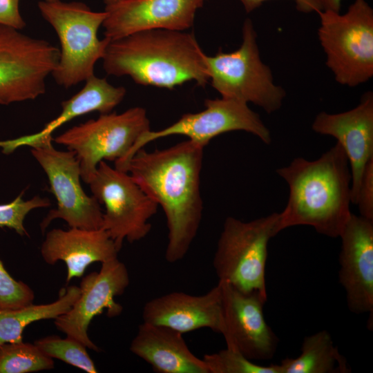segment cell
<instances>
[{
	"label": "cell",
	"instance_id": "obj_1",
	"mask_svg": "<svg viewBox=\"0 0 373 373\" xmlns=\"http://www.w3.org/2000/svg\"><path fill=\"white\" fill-rule=\"evenodd\" d=\"M204 148L189 140L154 151L142 148L126 168V172L165 214L168 228L165 258L170 263L184 258L200 225Z\"/></svg>",
	"mask_w": 373,
	"mask_h": 373
},
{
	"label": "cell",
	"instance_id": "obj_2",
	"mask_svg": "<svg viewBox=\"0 0 373 373\" xmlns=\"http://www.w3.org/2000/svg\"><path fill=\"white\" fill-rule=\"evenodd\" d=\"M276 172L289 189L287 204L279 213L280 231L306 225L327 237H339L352 213V175L342 146L336 142L313 161L296 157Z\"/></svg>",
	"mask_w": 373,
	"mask_h": 373
},
{
	"label": "cell",
	"instance_id": "obj_3",
	"mask_svg": "<svg viewBox=\"0 0 373 373\" xmlns=\"http://www.w3.org/2000/svg\"><path fill=\"white\" fill-rule=\"evenodd\" d=\"M103 68L108 75H128L141 85L171 89L209 80L206 55L192 32L151 29L111 40Z\"/></svg>",
	"mask_w": 373,
	"mask_h": 373
},
{
	"label": "cell",
	"instance_id": "obj_4",
	"mask_svg": "<svg viewBox=\"0 0 373 373\" xmlns=\"http://www.w3.org/2000/svg\"><path fill=\"white\" fill-rule=\"evenodd\" d=\"M38 8L55 30L60 41V57L52 75L65 88L94 75L96 62L102 59L111 39H99L97 32L106 12H95L81 2L41 1Z\"/></svg>",
	"mask_w": 373,
	"mask_h": 373
},
{
	"label": "cell",
	"instance_id": "obj_5",
	"mask_svg": "<svg viewBox=\"0 0 373 373\" xmlns=\"http://www.w3.org/2000/svg\"><path fill=\"white\" fill-rule=\"evenodd\" d=\"M280 213L249 222L227 217L217 243L213 266L220 281L267 298L265 269L269 240L279 232Z\"/></svg>",
	"mask_w": 373,
	"mask_h": 373
},
{
	"label": "cell",
	"instance_id": "obj_6",
	"mask_svg": "<svg viewBox=\"0 0 373 373\" xmlns=\"http://www.w3.org/2000/svg\"><path fill=\"white\" fill-rule=\"evenodd\" d=\"M320 44L326 65L341 85L355 87L373 76V9L365 0H355L344 14L318 12Z\"/></svg>",
	"mask_w": 373,
	"mask_h": 373
},
{
	"label": "cell",
	"instance_id": "obj_7",
	"mask_svg": "<svg viewBox=\"0 0 373 373\" xmlns=\"http://www.w3.org/2000/svg\"><path fill=\"white\" fill-rule=\"evenodd\" d=\"M242 41L235 51L220 50L214 56L206 55L209 80L221 97L252 103L270 114L279 110L285 90L275 84L270 68L262 62L252 21L242 26Z\"/></svg>",
	"mask_w": 373,
	"mask_h": 373
},
{
	"label": "cell",
	"instance_id": "obj_8",
	"mask_svg": "<svg viewBox=\"0 0 373 373\" xmlns=\"http://www.w3.org/2000/svg\"><path fill=\"white\" fill-rule=\"evenodd\" d=\"M151 130L146 111L133 107L117 114H101L75 126L53 140L75 153L79 162L81 178L88 184L104 160L120 166L137 139Z\"/></svg>",
	"mask_w": 373,
	"mask_h": 373
},
{
	"label": "cell",
	"instance_id": "obj_9",
	"mask_svg": "<svg viewBox=\"0 0 373 373\" xmlns=\"http://www.w3.org/2000/svg\"><path fill=\"white\" fill-rule=\"evenodd\" d=\"M88 184L93 195L105 207L101 228L119 251L124 240L133 243L149 233V220L157 213L158 205L128 172L102 160Z\"/></svg>",
	"mask_w": 373,
	"mask_h": 373
},
{
	"label": "cell",
	"instance_id": "obj_10",
	"mask_svg": "<svg viewBox=\"0 0 373 373\" xmlns=\"http://www.w3.org/2000/svg\"><path fill=\"white\" fill-rule=\"evenodd\" d=\"M60 50L49 41L0 25V104L33 100L46 93V80Z\"/></svg>",
	"mask_w": 373,
	"mask_h": 373
},
{
	"label": "cell",
	"instance_id": "obj_11",
	"mask_svg": "<svg viewBox=\"0 0 373 373\" xmlns=\"http://www.w3.org/2000/svg\"><path fill=\"white\" fill-rule=\"evenodd\" d=\"M204 106L200 112L184 114L175 123L163 129L149 130L143 133L117 169L126 171L129 161L139 149L154 140L174 135L186 136L191 142L204 147L218 135L243 131L256 135L266 144L271 143L269 129L247 104L221 97L206 99Z\"/></svg>",
	"mask_w": 373,
	"mask_h": 373
},
{
	"label": "cell",
	"instance_id": "obj_12",
	"mask_svg": "<svg viewBox=\"0 0 373 373\" xmlns=\"http://www.w3.org/2000/svg\"><path fill=\"white\" fill-rule=\"evenodd\" d=\"M30 151L46 173L57 200V208L51 209L40 223L41 232L57 218L70 227L100 229L103 218L100 203L83 190L79 162L75 153L58 151L52 144L31 148Z\"/></svg>",
	"mask_w": 373,
	"mask_h": 373
},
{
	"label": "cell",
	"instance_id": "obj_13",
	"mask_svg": "<svg viewBox=\"0 0 373 373\" xmlns=\"http://www.w3.org/2000/svg\"><path fill=\"white\" fill-rule=\"evenodd\" d=\"M129 283L128 269L117 258L102 262L99 271L82 278L78 298L68 312L55 319L56 327L86 348L100 352L88 335L89 324L105 309L108 317L121 314L122 307L114 298L122 294Z\"/></svg>",
	"mask_w": 373,
	"mask_h": 373
},
{
	"label": "cell",
	"instance_id": "obj_14",
	"mask_svg": "<svg viewBox=\"0 0 373 373\" xmlns=\"http://www.w3.org/2000/svg\"><path fill=\"white\" fill-rule=\"evenodd\" d=\"M222 289L223 329L227 348L251 361L271 359L278 340L267 323L263 306L267 298L245 293L227 283L218 281Z\"/></svg>",
	"mask_w": 373,
	"mask_h": 373
},
{
	"label": "cell",
	"instance_id": "obj_15",
	"mask_svg": "<svg viewBox=\"0 0 373 373\" xmlns=\"http://www.w3.org/2000/svg\"><path fill=\"white\" fill-rule=\"evenodd\" d=\"M339 237V283L344 288L348 309L359 314L369 313L367 327L372 328L373 220L351 213Z\"/></svg>",
	"mask_w": 373,
	"mask_h": 373
},
{
	"label": "cell",
	"instance_id": "obj_16",
	"mask_svg": "<svg viewBox=\"0 0 373 373\" xmlns=\"http://www.w3.org/2000/svg\"><path fill=\"white\" fill-rule=\"evenodd\" d=\"M204 0H122L106 6L104 36L111 40L151 29L184 31Z\"/></svg>",
	"mask_w": 373,
	"mask_h": 373
},
{
	"label": "cell",
	"instance_id": "obj_17",
	"mask_svg": "<svg viewBox=\"0 0 373 373\" xmlns=\"http://www.w3.org/2000/svg\"><path fill=\"white\" fill-rule=\"evenodd\" d=\"M314 132L336 139L350 167L351 201L354 204L362 174L373 158V93H365L354 108L340 113H319L312 125Z\"/></svg>",
	"mask_w": 373,
	"mask_h": 373
},
{
	"label": "cell",
	"instance_id": "obj_18",
	"mask_svg": "<svg viewBox=\"0 0 373 373\" xmlns=\"http://www.w3.org/2000/svg\"><path fill=\"white\" fill-rule=\"evenodd\" d=\"M143 322L172 328L182 334L209 328L221 334L223 329L222 289L217 285L206 294L191 295L174 291L146 302Z\"/></svg>",
	"mask_w": 373,
	"mask_h": 373
},
{
	"label": "cell",
	"instance_id": "obj_19",
	"mask_svg": "<svg viewBox=\"0 0 373 373\" xmlns=\"http://www.w3.org/2000/svg\"><path fill=\"white\" fill-rule=\"evenodd\" d=\"M41 255L48 265L64 261L67 267L66 283L82 277L93 262L101 263L117 258L119 251L115 242L103 229L70 227L52 229L46 233L41 246Z\"/></svg>",
	"mask_w": 373,
	"mask_h": 373
},
{
	"label": "cell",
	"instance_id": "obj_20",
	"mask_svg": "<svg viewBox=\"0 0 373 373\" xmlns=\"http://www.w3.org/2000/svg\"><path fill=\"white\" fill-rule=\"evenodd\" d=\"M126 93L124 87L114 86L105 78L93 75L86 81L82 90L61 102L60 114L40 131L15 139L0 140L1 152L9 155L21 146L35 148L52 144V133L61 125L90 112L111 113L123 100Z\"/></svg>",
	"mask_w": 373,
	"mask_h": 373
},
{
	"label": "cell",
	"instance_id": "obj_21",
	"mask_svg": "<svg viewBox=\"0 0 373 373\" xmlns=\"http://www.w3.org/2000/svg\"><path fill=\"white\" fill-rule=\"evenodd\" d=\"M182 335L166 326L142 322L129 349L157 373H209L204 361L191 352Z\"/></svg>",
	"mask_w": 373,
	"mask_h": 373
},
{
	"label": "cell",
	"instance_id": "obj_22",
	"mask_svg": "<svg viewBox=\"0 0 373 373\" xmlns=\"http://www.w3.org/2000/svg\"><path fill=\"white\" fill-rule=\"evenodd\" d=\"M300 354L279 364L281 373H349L347 360L341 354L326 330L304 338Z\"/></svg>",
	"mask_w": 373,
	"mask_h": 373
},
{
	"label": "cell",
	"instance_id": "obj_23",
	"mask_svg": "<svg viewBox=\"0 0 373 373\" xmlns=\"http://www.w3.org/2000/svg\"><path fill=\"white\" fill-rule=\"evenodd\" d=\"M79 287L63 288L58 299L48 304L34 305L14 309H0V345L22 341L23 329L29 324L44 320L55 319L68 312L78 298Z\"/></svg>",
	"mask_w": 373,
	"mask_h": 373
},
{
	"label": "cell",
	"instance_id": "obj_24",
	"mask_svg": "<svg viewBox=\"0 0 373 373\" xmlns=\"http://www.w3.org/2000/svg\"><path fill=\"white\" fill-rule=\"evenodd\" d=\"M54 368L52 358L23 341L0 345V373H28Z\"/></svg>",
	"mask_w": 373,
	"mask_h": 373
},
{
	"label": "cell",
	"instance_id": "obj_25",
	"mask_svg": "<svg viewBox=\"0 0 373 373\" xmlns=\"http://www.w3.org/2000/svg\"><path fill=\"white\" fill-rule=\"evenodd\" d=\"M35 344L51 358H57L88 373L98 372L86 351V347L73 338L66 336V338H61L51 335L38 339Z\"/></svg>",
	"mask_w": 373,
	"mask_h": 373
},
{
	"label": "cell",
	"instance_id": "obj_26",
	"mask_svg": "<svg viewBox=\"0 0 373 373\" xmlns=\"http://www.w3.org/2000/svg\"><path fill=\"white\" fill-rule=\"evenodd\" d=\"M202 360L209 373H281L279 364L260 365L229 348L204 354Z\"/></svg>",
	"mask_w": 373,
	"mask_h": 373
},
{
	"label": "cell",
	"instance_id": "obj_27",
	"mask_svg": "<svg viewBox=\"0 0 373 373\" xmlns=\"http://www.w3.org/2000/svg\"><path fill=\"white\" fill-rule=\"evenodd\" d=\"M22 191L14 200L0 204V227H8L15 231L19 235L28 236L23 222L28 213L33 209L48 207L51 205L48 198L36 195L23 200Z\"/></svg>",
	"mask_w": 373,
	"mask_h": 373
},
{
	"label": "cell",
	"instance_id": "obj_28",
	"mask_svg": "<svg viewBox=\"0 0 373 373\" xmlns=\"http://www.w3.org/2000/svg\"><path fill=\"white\" fill-rule=\"evenodd\" d=\"M34 298L31 287L14 279L0 259V309H18L32 304Z\"/></svg>",
	"mask_w": 373,
	"mask_h": 373
},
{
	"label": "cell",
	"instance_id": "obj_29",
	"mask_svg": "<svg viewBox=\"0 0 373 373\" xmlns=\"http://www.w3.org/2000/svg\"><path fill=\"white\" fill-rule=\"evenodd\" d=\"M354 204L358 206L360 216L373 220V158L362 174Z\"/></svg>",
	"mask_w": 373,
	"mask_h": 373
},
{
	"label": "cell",
	"instance_id": "obj_30",
	"mask_svg": "<svg viewBox=\"0 0 373 373\" xmlns=\"http://www.w3.org/2000/svg\"><path fill=\"white\" fill-rule=\"evenodd\" d=\"M20 0H0V25L21 30L26 23L19 12Z\"/></svg>",
	"mask_w": 373,
	"mask_h": 373
},
{
	"label": "cell",
	"instance_id": "obj_31",
	"mask_svg": "<svg viewBox=\"0 0 373 373\" xmlns=\"http://www.w3.org/2000/svg\"><path fill=\"white\" fill-rule=\"evenodd\" d=\"M247 12H251L268 0H240ZM298 10L305 12H319L323 10L318 0H294Z\"/></svg>",
	"mask_w": 373,
	"mask_h": 373
},
{
	"label": "cell",
	"instance_id": "obj_32",
	"mask_svg": "<svg viewBox=\"0 0 373 373\" xmlns=\"http://www.w3.org/2000/svg\"><path fill=\"white\" fill-rule=\"evenodd\" d=\"M323 10L340 12L342 0H318Z\"/></svg>",
	"mask_w": 373,
	"mask_h": 373
},
{
	"label": "cell",
	"instance_id": "obj_33",
	"mask_svg": "<svg viewBox=\"0 0 373 373\" xmlns=\"http://www.w3.org/2000/svg\"><path fill=\"white\" fill-rule=\"evenodd\" d=\"M122 0H104L106 6L113 5Z\"/></svg>",
	"mask_w": 373,
	"mask_h": 373
},
{
	"label": "cell",
	"instance_id": "obj_34",
	"mask_svg": "<svg viewBox=\"0 0 373 373\" xmlns=\"http://www.w3.org/2000/svg\"><path fill=\"white\" fill-rule=\"evenodd\" d=\"M45 1H59V0H45Z\"/></svg>",
	"mask_w": 373,
	"mask_h": 373
}]
</instances>
